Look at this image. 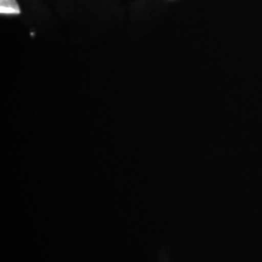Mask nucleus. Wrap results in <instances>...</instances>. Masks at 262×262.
<instances>
[{"label": "nucleus", "instance_id": "nucleus-1", "mask_svg": "<svg viewBox=\"0 0 262 262\" xmlns=\"http://www.w3.org/2000/svg\"><path fill=\"white\" fill-rule=\"evenodd\" d=\"M0 13L2 15H19L20 9L16 0H0Z\"/></svg>", "mask_w": 262, "mask_h": 262}]
</instances>
